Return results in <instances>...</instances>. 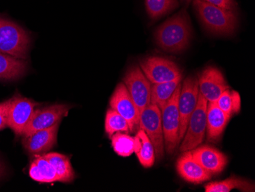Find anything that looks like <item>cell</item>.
<instances>
[{
  "instance_id": "29",
  "label": "cell",
  "mask_w": 255,
  "mask_h": 192,
  "mask_svg": "<svg viewBox=\"0 0 255 192\" xmlns=\"http://www.w3.org/2000/svg\"><path fill=\"white\" fill-rule=\"evenodd\" d=\"M203 1L219 8L234 11V12H236L237 8V4L235 0H203Z\"/></svg>"
},
{
  "instance_id": "23",
  "label": "cell",
  "mask_w": 255,
  "mask_h": 192,
  "mask_svg": "<svg viewBox=\"0 0 255 192\" xmlns=\"http://www.w3.org/2000/svg\"><path fill=\"white\" fill-rule=\"evenodd\" d=\"M44 157L52 165L61 183H71L74 179V171L70 159L57 153H45Z\"/></svg>"
},
{
  "instance_id": "3",
  "label": "cell",
  "mask_w": 255,
  "mask_h": 192,
  "mask_svg": "<svg viewBox=\"0 0 255 192\" xmlns=\"http://www.w3.org/2000/svg\"><path fill=\"white\" fill-rule=\"evenodd\" d=\"M31 45L28 32L18 24L0 18V52L26 60Z\"/></svg>"
},
{
  "instance_id": "8",
  "label": "cell",
  "mask_w": 255,
  "mask_h": 192,
  "mask_svg": "<svg viewBox=\"0 0 255 192\" xmlns=\"http://www.w3.org/2000/svg\"><path fill=\"white\" fill-rule=\"evenodd\" d=\"M123 83L135 104L137 114L140 117L141 112L150 104L151 84L144 75L141 67L134 65L126 73Z\"/></svg>"
},
{
  "instance_id": "28",
  "label": "cell",
  "mask_w": 255,
  "mask_h": 192,
  "mask_svg": "<svg viewBox=\"0 0 255 192\" xmlns=\"http://www.w3.org/2000/svg\"><path fill=\"white\" fill-rule=\"evenodd\" d=\"M11 98L0 103V131L8 127V114Z\"/></svg>"
},
{
  "instance_id": "14",
  "label": "cell",
  "mask_w": 255,
  "mask_h": 192,
  "mask_svg": "<svg viewBox=\"0 0 255 192\" xmlns=\"http://www.w3.org/2000/svg\"><path fill=\"white\" fill-rule=\"evenodd\" d=\"M190 152L192 157L212 176L220 174L228 163L227 156L213 146H199Z\"/></svg>"
},
{
  "instance_id": "13",
  "label": "cell",
  "mask_w": 255,
  "mask_h": 192,
  "mask_svg": "<svg viewBox=\"0 0 255 192\" xmlns=\"http://www.w3.org/2000/svg\"><path fill=\"white\" fill-rule=\"evenodd\" d=\"M110 107L120 114L129 126L130 132H134L138 126L139 117L135 104L128 91L124 83H120L110 98Z\"/></svg>"
},
{
  "instance_id": "4",
  "label": "cell",
  "mask_w": 255,
  "mask_h": 192,
  "mask_svg": "<svg viewBox=\"0 0 255 192\" xmlns=\"http://www.w3.org/2000/svg\"><path fill=\"white\" fill-rule=\"evenodd\" d=\"M181 83L176 89L165 105L160 109L162 128L164 133V150L167 155H173L179 143L180 115L178 110V99Z\"/></svg>"
},
{
  "instance_id": "9",
  "label": "cell",
  "mask_w": 255,
  "mask_h": 192,
  "mask_svg": "<svg viewBox=\"0 0 255 192\" xmlns=\"http://www.w3.org/2000/svg\"><path fill=\"white\" fill-rule=\"evenodd\" d=\"M198 78L194 75L188 76L181 84L178 99V110L180 115L179 142H181L187 130L190 116L197 105L199 97Z\"/></svg>"
},
{
  "instance_id": "27",
  "label": "cell",
  "mask_w": 255,
  "mask_h": 192,
  "mask_svg": "<svg viewBox=\"0 0 255 192\" xmlns=\"http://www.w3.org/2000/svg\"><path fill=\"white\" fill-rule=\"evenodd\" d=\"M106 133L111 137L117 133H129L128 123L116 110L110 109L107 110L105 120Z\"/></svg>"
},
{
  "instance_id": "20",
  "label": "cell",
  "mask_w": 255,
  "mask_h": 192,
  "mask_svg": "<svg viewBox=\"0 0 255 192\" xmlns=\"http://www.w3.org/2000/svg\"><path fill=\"white\" fill-rule=\"evenodd\" d=\"M134 138V153L139 163L146 169L152 167L155 162V152L147 135L144 130L140 129Z\"/></svg>"
},
{
  "instance_id": "17",
  "label": "cell",
  "mask_w": 255,
  "mask_h": 192,
  "mask_svg": "<svg viewBox=\"0 0 255 192\" xmlns=\"http://www.w3.org/2000/svg\"><path fill=\"white\" fill-rule=\"evenodd\" d=\"M230 117L218 107L216 102H208L206 113V134L210 143H217L229 123Z\"/></svg>"
},
{
  "instance_id": "18",
  "label": "cell",
  "mask_w": 255,
  "mask_h": 192,
  "mask_svg": "<svg viewBox=\"0 0 255 192\" xmlns=\"http://www.w3.org/2000/svg\"><path fill=\"white\" fill-rule=\"evenodd\" d=\"M27 71L28 63L25 60L0 52V80L15 81L25 75Z\"/></svg>"
},
{
  "instance_id": "30",
  "label": "cell",
  "mask_w": 255,
  "mask_h": 192,
  "mask_svg": "<svg viewBox=\"0 0 255 192\" xmlns=\"http://www.w3.org/2000/svg\"><path fill=\"white\" fill-rule=\"evenodd\" d=\"M5 173V166L2 164V162L0 161V178L2 177Z\"/></svg>"
},
{
  "instance_id": "10",
  "label": "cell",
  "mask_w": 255,
  "mask_h": 192,
  "mask_svg": "<svg viewBox=\"0 0 255 192\" xmlns=\"http://www.w3.org/2000/svg\"><path fill=\"white\" fill-rule=\"evenodd\" d=\"M38 105L31 99L16 94L11 98L8 114V127L17 137L22 136Z\"/></svg>"
},
{
  "instance_id": "26",
  "label": "cell",
  "mask_w": 255,
  "mask_h": 192,
  "mask_svg": "<svg viewBox=\"0 0 255 192\" xmlns=\"http://www.w3.org/2000/svg\"><path fill=\"white\" fill-rule=\"evenodd\" d=\"M112 146L115 153L123 157L131 156L134 153V138L123 133H117L111 137Z\"/></svg>"
},
{
  "instance_id": "7",
  "label": "cell",
  "mask_w": 255,
  "mask_h": 192,
  "mask_svg": "<svg viewBox=\"0 0 255 192\" xmlns=\"http://www.w3.org/2000/svg\"><path fill=\"white\" fill-rule=\"evenodd\" d=\"M138 126L144 130L154 146L155 158L161 160L164 156V133L162 128L161 112L157 106H147L139 117Z\"/></svg>"
},
{
  "instance_id": "24",
  "label": "cell",
  "mask_w": 255,
  "mask_h": 192,
  "mask_svg": "<svg viewBox=\"0 0 255 192\" xmlns=\"http://www.w3.org/2000/svg\"><path fill=\"white\" fill-rule=\"evenodd\" d=\"M178 0H145L146 11L150 19H159L178 8Z\"/></svg>"
},
{
  "instance_id": "5",
  "label": "cell",
  "mask_w": 255,
  "mask_h": 192,
  "mask_svg": "<svg viewBox=\"0 0 255 192\" xmlns=\"http://www.w3.org/2000/svg\"><path fill=\"white\" fill-rule=\"evenodd\" d=\"M208 101L199 93L198 102L190 116L187 130L180 146V153L190 151L203 143L206 132Z\"/></svg>"
},
{
  "instance_id": "15",
  "label": "cell",
  "mask_w": 255,
  "mask_h": 192,
  "mask_svg": "<svg viewBox=\"0 0 255 192\" xmlns=\"http://www.w3.org/2000/svg\"><path fill=\"white\" fill-rule=\"evenodd\" d=\"M59 123L55 125L34 132L28 137H23V146L30 154H45L57 143V132Z\"/></svg>"
},
{
  "instance_id": "2",
  "label": "cell",
  "mask_w": 255,
  "mask_h": 192,
  "mask_svg": "<svg viewBox=\"0 0 255 192\" xmlns=\"http://www.w3.org/2000/svg\"><path fill=\"white\" fill-rule=\"evenodd\" d=\"M195 12L205 29L213 35L229 36L238 27L237 14L208 3L203 0H193Z\"/></svg>"
},
{
  "instance_id": "31",
  "label": "cell",
  "mask_w": 255,
  "mask_h": 192,
  "mask_svg": "<svg viewBox=\"0 0 255 192\" xmlns=\"http://www.w3.org/2000/svg\"><path fill=\"white\" fill-rule=\"evenodd\" d=\"M183 1H184V2H190L191 1H193V0H183Z\"/></svg>"
},
{
  "instance_id": "19",
  "label": "cell",
  "mask_w": 255,
  "mask_h": 192,
  "mask_svg": "<svg viewBox=\"0 0 255 192\" xmlns=\"http://www.w3.org/2000/svg\"><path fill=\"white\" fill-rule=\"evenodd\" d=\"M29 176L33 180L40 183L59 182L54 167L44 155H34L29 168Z\"/></svg>"
},
{
  "instance_id": "16",
  "label": "cell",
  "mask_w": 255,
  "mask_h": 192,
  "mask_svg": "<svg viewBox=\"0 0 255 192\" xmlns=\"http://www.w3.org/2000/svg\"><path fill=\"white\" fill-rule=\"evenodd\" d=\"M176 169L179 176L183 180L193 184H201L213 177L192 157L190 151L183 153L177 160Z\"/></svg>"
},
{
  "instance_id": "1",
  "label": "cell",
  "mask_w": 255,
  "mask_h": 192,
  "mask_svg": "<svg viewBox=\"0 0 255 192\" xmlns=\"http://www.w3.org/2000/svg\"><path fill=\"white\" fill-rule=\"evenodd\" d=\"M193 37L190 18L185 8L166 20L154 32L157 46L168 53L183 52L188 48Z\"/></svg>"
},
{
  "instance_id": "12",
  "label": "cell",
  "mask_w": 255,
  "mask_h": 192,
  "mask_svg": "<svg viewBox=\"0 0 255 192\" xmlns=\"http://www.w3.org/2000/svg\"><path fill=\"white\" fill-rule=\"evenodd\" d=\"M199 91L208 102H216L226 89L229 88L223 73L215 67H207L198 77Z\"/></svg>"
},
{
  "instance_id": "21",
  "label": "cell",
  "mask_w": 255,
  "mask_h": 192,
  "mask_svg": "<svg viewBox=\"0 0 255 192\" xmlns=\"http://www.w3.org/2000/svg\"><path fill=\"white\" fill-rule=\"evenodd\" d=\"M204 189L206 192H229L233 189L242 192H255V186L252 182L234 176L226 180L208 183Z\"/></svg>"
},
{
  "instance_id": "6",
  "label": "cell",
  "mask_w": 255,
  "mask_h": 192,
  "mask_svg": "<svg viewBox=\"0 0 255 192\" xmlns=\"http://www.w3.org/2000/svg\"><path fill=\"white\" fill-rule=\"evenodd\" d=\"M140 67L150 84L168 82L183 77L181 68L174 61L158 56L143 58Z\"/></svg>"
},
{
  "instance_id": "25",
  "label": "cell",
  "mask_w": 255,
  "mask_h": 192,
  "mask_svg": "<svg viewBox=\"0 0 255 192\" xmlns=\"http://www.w3.org/2000/svg\"><path fill=\"white\" fill-rule=\"evenodd\" d=\"M216 103L218 107L230 118L240 112V94L236 90H231L230 87L225 90Z\"/></svg>"
},
{
  "instance_id": "22",
  "label": "cell",
  "mask_w": 255,
  "mask_h": 192,
  "mask_svg": "<svg viewBox=\"0 0 255 192\" xmlns=\"http://www.w3.org/2000/svg\"><path fill=\"white\" fill-rule=\"evenodd\" d=\"M182 79L183 77H180L168 82L151 84L150 104L157 106L160 110L175 92L176 89L181 83Z\"/></svg>"
},
{
  "instance_id": "11",
  "label": "cell",
  "mask_w": 255,
  "mask_h": 192,
  "mask_svg": "<svg viewBox=\"0 0 255 192\" xmlns=\"http://www.w3.org/2000/svg\"><path fill=\"white\" fill-rule=\"evenodd\" d=\"M71 107L67 104H54L34 110L28 125L23 132L22 137H28L34 132L49 128L60 123L63 117L68 114Z\"/></svg>"
}]
</instances>
